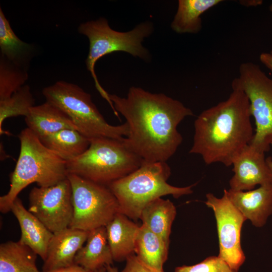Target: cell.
Returning <instances> with one entry per match:
<instances>
[{
    "label": "cell",
    "instance_id": "obj_1",
    "mask_svg": "<svg viewBox=\"0 0 272 272\" xmlns=\"http://www.w3.org/2000/svg\"><path fill=\"white\" fill-rule=\"evenodd\" d=\"M115 110L123 115L128 127L123 141L143 160L166 162L182 142L178 124L192 110L164 94L152 93L131 87L126 97L109 94Z\"/></svg>",
    "mask_w": 272,
    "mask_h": 272
},
{
    "label": "cell",
    "instance_id": "obj_2",
    "mask_svg": "<svg viewBox=\"0 0 272 272\" xmlns=\"http://www.w3.org/2000/svg\"><path fill=\"white\" fill-rule=\"evenodd\" d=\"M232 91L225 101L203 110L194 121L189 153L200 155L210 165H232L234 158L250 143L254 132L249 99L233 80Z\"/></svg>",
    "mask_w": 272,
    "mask_h": 272
},
{
    "label": "cell",
    "instance_id": "obj_3",
    "mask_svg": "<svg viewBox=\"0 0 272 272\" xmlns=\"http://www.w3.org/2000/svg\"><path fill=\"white\" fill-rule=\"evenodd\" d=\"M19 139L20 151L14 171L10 175V187L0 197V211L6 214L20 192L29 184L53 185L67 177L66 161L47 148L31 130L26 127Z\"/></svg>",
    "mask_w": 272,
    "mask_h": 272
},
{
    "label": "cell",
    "instance_id": "obj_4",
    "mask_svg": "<svg viewBox=\"0 0 272 272\" xmlns=\"http://www.w3.org/2000/svg\"><path fill=\"white\" fill-rule=\"evenodd\" d=\"M170 175L171 169L166 162L143 160L137 169L108 186L117 199L119 212L135 221L140 219L144 208L157 198L172 195L177 198L192 193L194 184L179 187L168 183Z\"/></svg>",
    "mask_w": 272,
    "mask_h": 272
},
{
    "label": "cell",
    "instance_id": "obj_5",
    "mask_svg": "<svg viewBox=\"0 0 272 272\" xmlns=\"http://www.w3.org/2000/svg\"><path fill=\"white\" fill-rule=\"evenodd\" d=\"M123 139L98 137L90 139L88 149L66 161L68 174L108 186L137 169L143 159L125 143Z\"/></svg>",
    "mask_w": 272,
    "mask_h": 272
},
{
    "label": "cell",
    "instance_id": "obj_6",
    "mask_svg": "<svg viewBox=\"0 0 272 272\" xmlns=\"http://www.w3.org/2000/svg\"><path fill=\"white\" fill-rule=\"evenodd\" d=\"M42 94L46 101L65 113L77 130L89 139L98 137L122 139L128 135L126 122L118 125L109 124L93 102L91 95L76 84L59 81L44 88Z\"/></svg>",
    "mask_w": 272,
    "mask_h": 272
},
{
    "label": "cell",
    "instance_id": "obj_7",
    "mask_svg": "<svg viewBox=\"0 0 272 272\" xmlns=\"http://www.w3.org/2000/svg\"><path fill=\"white\" fill-rule=\"evenodd\" d=\"M153 31L152 23L145 22L129 31H117L110 28L104 18L83 23L78 27V32L86 36L89 40V51L86 60L87 69L94 80L96 88L108 103L110 102L109 94L100 84L95 73L97 61L116 51L126 52L135 57L147 59L149 53L142 42Z\"/></svg>",
    "mask_w": 272,
    "mask_h": 272
},
{
    "label": "cell",
    "instance_id": "obj_8",
    "mask_svg": "<svg viewBox=\"0 0 272 272\" xmlns=\"http://www.w3.org/2000/svg\"><path fill=\"white\" fill-rule=\"evenodd\" d=\"M72 186L73 217L70 228L87 231L105 227L119 212L108 186L68 174Z\"/></svg>",
    "mask_w": 272,
    "mask_h": 272
},
{
    "label": "cell",
    "instance_id": "obj_9",
    "mask_svg": "<svg viewBox=\"0 0 272 272\" xmlns=\"http://www.w3.org/2000/svg\"><path fill=\"white\" fill-rule=\"evenodd\" d=\"M239 73L233 81L247 95L256 125L249 145L265 153L272 145V78L249 61L240 64Z\"/></svg>",
    "mask_w": 272,
    "mask_h": 272
},
{
    "label": "cell",
    "instance_id": "obj_10",
    "mask_svg": "<svg viewBox=\"0 0 272 272\" xmlns=\"http://www.w3.org/2000/svg\"><path fill=\"white\" fill-rule=\"evenodd\" d=\"M29 200L28 210L53 233L70 227L74 211L67 177L52 186L33 187Z\"/></svg>",
    "mask_w": 272,
    "mask_h": 272
},
{
    "label": "cell",
    "instance_id": "obj_11",
    "mask_svg": "<svg viewBox=\"0 0 272 272\" xmlns=\"http://www.w3.org/2000/svg\"><path fill=\"white\" fill-rule=\"evenodd\" d=\"M206 205L214 211L219 241L218 256L233 269L238 270L245 256L241 245V232L246 220L226 194L221 198L213 194H206Z\"/></svg>",
    "mask_w": 272,
    "mask_h": 272
},
{
    "label": "cell",
    "instance_id": "obj_12",
    "mask_svg": "<svg viewBox=\"0 0 272 272\" xmlns=\"http://www.w3.org/2000/svg\"><path fill=\"white\" fill-rule=\"evenodd\" d=\"M234 175L229 181L230 189L251 190L256 185L272 183V173L266 163L264 153L250 145L244 148L233 159Z\"/></svg>",
    "mask_w": 272,
    "mask_h": 272
},
{
    "label": "cell",
    "instance_id": "obj_13",
    "mask_svg": "<svg viewBox=\"0 0 272 272\" xmlns=\"http://www.w3.org/2000/svg\"><path fill=\"white\" fill-rule=\"evenodd\" d=\"M235 207L245 219L256 227H261L272 214V183L246 191L224 190Z\"/></svg>",
    "mask_w": 272,
    "mask_h": 272
},
{
    "label": "cell",
    "instance_id": "obj_14",
    "mask_svg": "<svg viewBox=\"0 0 272 272\" xmlns=\"http://www.w3.org/2000/svg\"><path fill=\"white\" fill-rule=\"evenodd\" d=\"M89 232L68 227L53 233L48 246L42 271L74 265L75 256L86 242Z\"/></svg>",
    "mask_w": 272,
    "mask_h": 272
},
{
    "label": "cell",
    "instance_id": "obj_15",
    "mask_svg": "<svg viewBox=\"0 0 272 272\" xmlns=\"http://www.w3.org/2000/svg\"><path fill=\"white\" fill-rule=\"evenodd\" d=\"M11 211L17 219L20 227L21 235L19 241L31 248L44 261L53 233L26 209L18 197L12 204Z\"/></svg>",
    "mask_w": 272,
    "mask_h": 272
},
{
    "label": "cell",
    "instance_id": "obj_16",
    "mask_svg": "<svg viewBox=\"0 0 272 272\" xmlns=\"http://www.w3.org/2000/svg\"><path fill=\"white\" fill-rule=\"evenodd\" d=\"M25 121L27 128L40 139L64 129L77 130L65 113L47 101L33 106Z\"/></svg>",
    "mask_w": 272,
    "mask_h": 272
},
{
    "label": "cell",
    "instance_id": "obj_17",
    "mask_svg": "<svg viewBox=\"0 0 272 272\" xmlns=\"http://www.w3.org/2000/svg\"><path fill=\"white\" fill-rule=\"evenodd\" d=\"M113 260L121 262L134 253V243L140 226L118 212L105 226Z\"/></svg>",
    "mask_w": 272,
    "mask_h": 272
},
{
    "label": "cell",
    "instance_id": "obj_18",
    "mask_svg": "<svg viewBox=\"0 0 272 272\" xmlns=\"http://www.w3.org/2000/svg\"><path fill=\"white\" fill-rule=\"evenodd\" d=\"M113 261L106 227L103 226L89 232L86 243L78 251L74 263L93 272L112 264Z\"/></svg>",
    "mask_w": 272,
    "mask_h": 272
},
{
    "label": "cell",
    "instance_id": "obj_19",
    "mask_svg": "<svg viewBox=\"0 0 272 272\" xmlns=\"http://www.w3.org/2000/svg\"><path fill=\"white\" fill-rule=\"evenodd\" d=\"M169 244L145 225L140 226L134 243V253L143 263L159 271L168 258Z\"/></svg>",
    "mask_w": 272,
    "mask_h": 272
},
{
    "label": "cell",
    "instance_id": "obj_20",
    "mask_svg": "<svg viewBox=\"0 0 272 272\" xmlns=\"http://www.w3.org/2000/svg\"><path fill=\"white\" fill-rule=\"evenodd\" d=\"M176 215V209L169 199L157 198L143 209L140 219L142 224L162 237L168 244L172 223Z\"/></svg>",
    "mask_w": 272,
    "mask_h": 272
},
{
    "label": "cell",
    "instance_id": "obj_21",
    "mask_svg": "<svg viewBox=\"0 0 272 272\" xmlns=\"http://www.w3.org/2000/svg\"><path fill=\"white\" fill-rule=\"evenodd\" d=\"M223 2L221 0H179L171 27L179 34H196L202 28L201 16Z\"/></svg>",
    "mask_w": 272,
    "mask_h": 272
},
{
    "label": "cell",
    "instance_id": "obj_22",
    "mask_svg": "<svg viewBox=\"0 0 272 272\" xmlns=\"http://www.w3.org/2000/svg\"><path fill=\"white\" fill-rule=\"evenodd\" d=\"M37 254L18 241L0 245V272H40L36 266Z\"/></svg>",
    "mask_w": 272,
    "mask_h": 272
},
{
    "label": "cell",
    "instance_id": "obj_23",
    "mask_svg": "<svg viewBox=\"0 0 272 272\" xmlns=\"http://www.w3.org/2000/svg\"><path fill=\"white\" fill-rule=\"evenodd\" d=\"M40 140L47 148L66 161L83 154L90 144L89 139L72 129H62Z\"/></svg>",
    "mask_w": 272,
    "mask_h": 272
},
{
    "label": "cell",
    "instance_id": "obj_24",
    "mask_svg": "<svg viewBox=\"0 0 272 272\" xmlns=\"http://www.w3.org/2000/svg\"><path fill=\"white\" fill-rule=\"evenodd\" d=\"M1 55L16 65L26 69L32 52V46L18 38L0 8Z\"/></svg>",
    "mask_w": 272,
    "mask_h": 272
},
{
    "label": "cell",
    "instance_id": "obj_25",
    "mask_svg": "<svg viewBox=\"0 0 272 272\" xmlns=\"http://www.w3.org/2000/svg\"><path fill=\"white\" fill-rule=\"evenodd\" d=\"M34 104L35 99L27 85L21 87L10 97L0 100L1 134L6 133L2 128L5 119L18 116H27Z\"/></svg>",
    "mask_w": 272,
    "mask_h": 272
},
{
    "label": "cell",
    "instance_id": "obj_26",
    "mask_svg": "<svg viewBox=\"0 0 272 272\" xmlns=\"http://www.w3.org/2000/svg\"><path fill=\"white\" fill-rule=\"evenodd\" d=\"M28 77L26 69L16 65L1 55L0 100L10 97L24 86Z\"/></svg>",
    "mask_w": 272,
    "mask_h": 272
},
{
    "label": "cell",
    "instance_id": "obj_27",
    "mask_svg": "<svg viewBox=\"0 0 272 272\" xmlns=\"http://www.w3.org/2000/svg\"><path fill=\"white\" fill-rule=\"evenodd\" d=\"M174 272H238L232 269L220 257H208L200 262L192 265H182L175 268Z\"/></svg>",
    "mask_w": 272,
    "mask_h": 272
},
{
    "label": "cell",
    "instance_id": "obj_28",
    "mask_svg": "<svg viewBox=\"0 0 272 272\" xmlns=\"http://www.w3.org/2000/svg\"><path fill=\"white\" fill-rule=\"evenodd\" d=\"M121 272H164L159 271L143 263L135 254L129 256L126 259L124 268Z\"/></svg>",
    "mask_w": 272,
    "mask_h": 272
},
{
    "label": "cell",
    "instance_id": "obj_29",
    "mask_svg": "<svg viewBox=\"0 0 272 272\" xmlns=\"http://www.w3.org/2000/svg\"><path fill=\"white\" fill-rule=\"evenodd\" d=\"M40 272H92L90 270L85 269V268L82 267L80 266H79L76 264L73 265L62 267L57 269H54L48 271H41Z\"/></svg>",
    "mask_w": 272,
    "mask_h": 272
},
{
    "label": "cell",
    "instance_id": "obj_30",
    "mask_svg": "<svg viewBox=\"0 0 272 272\" xmlns=\"http://www.w3.org/2000/svg\"><path fill=\"white\" fill-rule=\"evenodd\" d=\"M260 61L272 72V54L262 52L259 55Z\"/></svg>",
    "mask_w": 272,
    "mask_h": 272
},
{
    "label": "cell",
    "instance_id": "obj_31",
    "mask_svg": "<svg viewBox=\"0 0 272 272\" xmlns=\"http://www.w3.org/2000/svg\"><path fill=\"white\" fill-rule=\"evenodd\" d=\"M107 272H118L116 267H114L111 266V265H108L105 266Z\"/></svg>",
    "mask_w": 272,
    "mask_h": 272
},
{
    "label": "cell",
    "instance_id": "obj_32",
    "mask_svg": "<svg viewBox=\"0 0 272 272\" xmlns=\"http://www.w3.org/2000/svg\"><path fill=\"white\" fill-rule=\"evenodd\" d=\"M266 163L272 173V158L271 157H268L266 158Z\"/></svg>",
    "mask_w": 272,
    "mask_h": 272
},
{
    "label": "cell",
    "instance_id": "obj_33",
    "mask_svg": "<svg viewBox=\"0 0 272 272\" xmlns=\"http://www.w3.org/2000/svg\"><path fill=\"white\" fill-rule=\"evenodd\" d=\"M106 271H107V270H106V267L105 266V267H103L102 268H100L99 269H98L94 271L93 272H106Z\"/></svg>",
    "mask_w": 272,
    "mask_h": 272
},
{
    "label": "cell",
    "instance_id": "obj_34",
    "mask_svg": "<svg viewBox=\"0 0 272 272\" xmlns=\"http://www.w3.org/2000/svg\"><path fill=\"white\" fill-rule=\"evenodd\" d=\"M269 10L271 12H272V4L270 5L269 6Z\"/></svg>",
    "mask_w": 272,
    "mask_h": 272
},
{
    "label": "cell",
    "instance_id": "obj_35",
    "mask_svg": "<svg viewBox=\"0 0 272 272\" xmlns=\"http://www.w3.org/2000/svg\"><path fill=\"white\" fill-rule=\"evenodd\" d=\"M270 53L272 54V50L270 51Z\"/></svg>",
    "mask_w": 272,
    "mask_h": 272
}]
</instances>
